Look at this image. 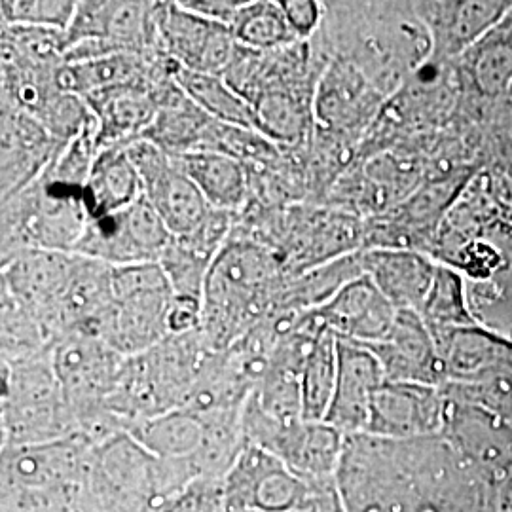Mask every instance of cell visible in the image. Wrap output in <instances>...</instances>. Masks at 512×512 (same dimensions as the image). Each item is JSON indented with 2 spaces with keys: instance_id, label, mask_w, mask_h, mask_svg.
Returning <instances> with one entry per match:
<instances>
[{
  "instance_id": "obj_1",
  "label": "cell",
  "mask_w": 512,
  "mask_h": 512,
  "mask_svg": "<svg viewBox=\"0 0 512 512\" xmlns=\"http://www.w3.org/2000/svg\"><path fill=\"white\" fill-rule=\"evenodd\" d=\"M336 486L346 512H499L494 484L444 435L346 437Z\"/></svg>"
},
{
  "instance_id": "obj_2",
  "label": "cell",
  "mask_w": 512,
  "mask_h": 512,
  "mask_svg": "<svg viewBox=\"0 0 512 512\" xmlns=\"http://www.w3.org/2000/svg\"><path fill=\"white\" fill-rule=\"evenodd\" d=\"M315 38L329 57L355 65L380 90H397L431 55V38L414 4L323 2Z\"/></svg>"
},
{
  "instance_id": "obj_3",
  "label": "cell",
  "mask_w": 512,
  "mask_h": 512,
  "mask_svg": "<svg viewBox=\"0 0 512 512\" xmlns=\"http://www.w3.org/2000/svg\"><path fill=\"white\" fill-rule=\"evenodd\" d=\"M287 277L281 258L236 224L203 289L200 330L209 348H232L268 317Z\"/></svg>"
},
{
  "instance_id": "obj_4",
  "label": "cell",
  "mask_w": 512,
  "mask_h": 512,
  "mask_svg": "<svg viewBox=\"0 0 512 512\" xmlns=\"http://www.w3.org/2000/svg\"><path fill=\"white\" fill-rule=\"evenodd\" d=\"M198 476L190 461L158 458L122 431L93 446L84 512H158Z\"/></svg>"
},
{
  "instance_id": "obj_5",
  "label": "cell",
  "mask_w": 512,
  "mask_h": 512,
  "mask_svg": "<svg viewBox=\"0 0 512 512\" xmlns=\"http://www.w3.org/2000/svg\"><path fill=\"white\" fill-rule=\"evenodd\" d=\"M211 353L198 329L167 336L154 348L126 357L110 395V412L128 431L133 423L183 408Z\"/></svg>"
},
{
  "instance_id": "obj_6",
  "label": "cell",
  "mask_w": 512,
  "mask_h": 512,
  "mask_svg": "<svg viewBox=\"0 0 512 512\" xmlns=\"http://www.w3.org/2000/svg\"><path fill=\"white\" fill-rule=\"evenodd\" d=\"M90 220L86 188L59 183L42 173L35 183L2 202L0 264L31 249L76 253Z\"/></svg>"
},
{
  "instance_id": "obj_7",
  "label": "cell",
  "mask_w": 512,
  "mask_h": 512,
  "mask_svg": "<svg viewBox=\"0 0 512 512\" xmlns=\"http://www.w3.org/2000/svg\"><path fill=\"white\" fill-rule=\"evenodd\" d=\"M0 368L2 448L40 446L80 435L55 376L52 349L19 363H2Z\"/></svg>"
},
{
  "instance_id": "obj_8",
  "label": "cell",
  "mask_w": 512,
  "mask_h": 512,
  "mask_svg": "<svg viewBox=\"0 0 512 512\" xmlns=\"http://www.w3.org/2000/svg\"><path fill=\"white\" fill-rule=\"evenodd\" d=\"M126 357L99 336L74 330L52 346V365L73 410L78 433L101 444L124 429L109 408Z\"/></svg>"
},
{
  "instance_id": "obj_9",
  "label": "cell",
  "mask_w": 512,
  "mask_h": 512,
  "mask_svg": "<svg viewBox=\"0 0 512 512\" xmlns=\"http://www.w3.org/2000/svg\"><path fill=\"white\" fill-rule=\"evenodd\" d=\"M173 289L160 262L112 268V302L95 336L124 357L154 348L169 336Z\"/></svg>"
},
{
  "instance_id": "obj_10",
  "label": "cell",
  "mask_w": 512,
  "mask_h": 512,
  "mask_svg": "<svg viewBox=\"0 0 512 512\" xmlns=\"http://www.w3.org/2000/svg\"><path fill=\"white\" fill-rule=\"evenodd\" d=\"M241 437L308 480L336 478L346 444V435L327 421L275 420L251 399L243 406Z\"/></svg>"
},
{
  "instance_id": "obj_11",
  "label": "cell",
  "mask_w": 512,
  "mask_h": 512,
  "mask_svg": "<svg viewBox=\"0 0 512 512\" xmlns=\"http://www.w3.org/2000/svg\"><path fill=\"white\" fill-rule=\"evenodd\" d=\"M329 480H308L272 454L243 444L224 476V512H287L310 503Z\"/></svg>"
},
{
  "instance_id": "obj_12",
  "label": "cell",
  "mask_w": 512,
  "mask_h": 512,
  "mask_svg": "<svg viewBox=\"0 0 512 512\" xmlns=\"http://www.w3.org/2000/svg\"><path fill=\"white\" fill-rule=\"evenodd\" d=\"M76 253L31 249L0 264V294L37 317L54 346L63 338L61 304L73 279Z\"/></svg>"
},
{
  "instance_id": "obj_13",
  "label": "cell",
  "mask_w": 512,
  "mask_h": 512,
  "mask_svg": "<svg viewBox=\"0 0 512 512\" xmlns=\"http://www.w3.org/2000/svg\"><path fill=\"white\" fill-rule=\"evenodd\" d=\"M171 241L173 234L143 196L114 215L90 220L76 255L105 262L112 268L160 262Z\"/></svg>"
},
{
  "instance_id": "obj_14",
  "label": "cell",
  "mask_w": 512,
  "mask_h": 512,
  "mask_svg": "<svg viewBox=\"0 0 512 512\" xmlns=\"http://www.w3.org/2000/svg\"><path fill=\"white\" fill-rule=\"evenodd\" d=\"M126 150L139 171L145 198L162 217L169 232L177 238L196 230L211 207L177 158L147 139L129 143Z\"/></svg>"
},
{
  "instance_id": "obj_15",
  "label": "cell",
  "mask_w": 512,
  "mask_h": 512,
  "mask_svg": "<svg viewBox=\"0 0 512 512\" xmlns=\"http://www.w3.org/2000/svg\"><path fill=\"white\" fill-rule=\"evenodd\" d=\"M156 23L162 52L186 71L222 76L238 52L232 27L202 18L181 2H158Z\"/></svg>"
},
{
  "instance_id": "obj_16",
  "label": "cell",
  "mask_w": 512,
  "mask_h": 512,
  "mask_svg": "<svg viewBox=\"0 0 512 512\" xmlns=\"http://www.w3.org/2000/svg\"><path fill=\"white\" fill-rule=\"evenodd\" d=\"M446 399V397H444ZM442 435L476 471L497 486L512 471V421L446 399Z\"/></svg>"
},
{
  "instance_id": "obj_17",
  "label": "cell",
  "mask_w": 512,
  "mask_h": 512,
  "mask_svg": "<svg viewBox=\"0 0 512 512\" xmlns=\"http://www.w3.org/2000/svg\"><path fill=\"white\" fill-rule=\"evenodd\" d=\"M446 399L439 385L385 382L370 408L366 433L384 439L442 435Z\"/></svg>"
},
{
  "instance_id": "obj_18",
  "label": "cell",
  "mask_w": 512,
  "mask_h": 512,
  "mask_svg": "<svg viewBox=\"0 0 512 512\" xmlns=\"http://www.w3.org/2000/svg\"><path fill=\"white\" fill-rule=\"evenodd\" d=\"M0 145V202L35 183L65 147L35 116L4 103Z\"/></svg>"
},
{
  "instance_id": "obj_19",
  "label": "cell",
  "mask_w": 512,
  "mask_h": 512,
  "mask_svg": "<svg viewBox=\"0 0 512 512\" xmlns=\"http://www.w3.org/2000/svg\"><path fill=\"white\" fill-rule=\"evenodd\" d=\"M382 99L384 93L355 65L330 57L313 97L315 128L338 135L361 129L374 116Z\"/></svg>"
},
{
  "instance_id": "obj_20",
  "label": "cell",
  "mask_w": 512,
  "mask_h": 512,
  "mask_svg": "<svg viewBox=\"0 0 512 512\" xmlns=\"http://www.w3.org/2000/svg\"><path fill=\"white\" fill-rule=\"evenodd\" d=\"M325 329L340 340L372 346L387 338L397 319V308L368 275H361L313 310Z\"/></svg>"
},
{
  "instance_id": "obj_21",
  "label": "cell",
  "mask_w": 512,
  "mask_h": 512,
  "mask_svg": "<svg viewBox=\"0 0 512 512\" xmlns=\"http://www.w3.org/2000/svg\"><path fill=\"white\" fill-rule=\"evenodd\" d=\"M385 382L384 368L370 349L338 338L336 387L325 421L346 437L366 433L372 401Z\"/></svg>"
},
{
  "instance_id": "obj_22",
  "label": "cell",
  "mask_w": 512,
  "mask_h": 512,
  "mask_svg": "<svg viewBox=\"0 0 512 512\" xmlns=\"http://www.w3.org/2000/svg\"><path fill=\"white\" fill-rule=\"evenodd\" d=\"M365 348L380 361L387 382L440 385L437 346L418 311H397L387 338Z\"/></svg>"
},
{
  "instance_id": "obj_23",
  "label": "cell",
  "mask_w": 512,
  "mask_h": 512,
  "mask_svg": "<svg viewBox=\"0 0 512 512\" xmlns=\"http://www.w3.org/2000/svg\"><path fill=\"white\" fill-rule=\"evenodd\" d=\"M509 8V2H414L435 57L467 54Z\"/></svg>"
},
{
  "instance_id": "obj_24",
  "label": "cell",
  "mask_w": 512,
  "mask_h": 512,
  "mask_svg": "<svg viewBox=\"0 0 512 512\" xmlns=\"http://www.w3.org/2000/svg\"><path fill=\"white\" fill-rule=\"evenodd\" d=\"M169 73L143 84L116 86L86 95V103L97 120L101 148L129 145L141 139L158 114L156 84Z\"/></svg>"
},
{
  "instance_id": "obj_25",
  "label": "cell",
  "mask_w": 512,
  "mask_h": 512,
  "mask_svg": "<svg viewBox=\"0 0 512 512\" xmlns=\"http://www.w3.org/2000/svg\"><path fill=\"white\" fill-rule=\"evenodd\" d=\"M363 272L397 310L420 311L439 264L412 249L376 247L361 251Z\"/></svg>"
},
{
  "instance_id": "obj_26",
  "label": "cell",
  "mask_w": 512,
  "mask_h": 512,
  "mask_svg": "<svg viewBox=\"0 0 512 512\" xmlns=\"http://www.w3.org/2000/svg\"><path fill=\"white\" fill-rule=\"evenodd\" d=\"M156 97V120L141 139H147L171 156L202 150L213 118L186 95L177 82V74L156 90Z\"/></svg>"
},
{
  "instance_id": "obj_27",
  "label": "cell",
  "mask_w": 512,
  "mask_h": 512,
  "mask_svg": "<svg viewBox=\"0 0 512 512\" xmlns=\"http://www.w3.org/2000/svg\"><path fill=\"white\" fill-rule=\"evenodd\" d=\"M175 158L209 207L236 215L247 207L251 198L249 173L238 160L209 150L186 152Z\"/></svg>"
},
{
  "instance_id": "obj_28",
  "label": "cell",
  "mask_w": 512,
  "mask_h": 512,
  "mask_svg": "<svg viewBox=\"0 0 512 512\" xmlns=\"http://www.w3.org/2000/svg\"><path fill=\"white\" fill-rule=\"evenodd\" d=\"M143 196V183L129 160L126 145L101 148L86 183V202L92 219L114 215Z\"/></svg>"
},
{
  "instance_id": "obj_29",
  "label": "cell",
  "mask_w": 512,
  "mask_h": 512,
  "mask_svg": "<svg viewBox=\"0 0 512 512\" xmlns=\"http://www.w3.org/2000/svg\"><path fill=\"white\" fill-rule=\"evenodd\" d=\"M126 433L150 454L162 459L190 461L194 467L207 440L205 423L188 408H177L164 416L133 423Z\"/></svg>"
},
{
  "instance_id": "obj_30",
  "label": "cell",
  "mask_w": 512,
  "mask_h": 512,
  "mask_svg": "<svg viewBox=\"0 0 512 512\" xmlns=\"http://www.w3.org/2000/svg\"><path fill=\"white\" fill-rule=\"evenodd\" d=\"M467 69L480 93L507 95L512 88V4L505 16L465 54Z\"/></svg>"
},
{
  "instance_id": "obj_31",
  "label": "cell",
  "mask_w": 512,
  "mask_h": 512,
  "mask_svg": "<svg viewBox=\"0 0 512 512\" xmlns=\"http://www.w3.org/2000/svg\"><path fill=\"white\" fill-rule=\"evenodd\" d=\"M177 82L186 95L213 120L260 131L255 109L232 86H228L222 76L179 69Z\"/></svg>"
},
{
  "instance_id": "obj_32",
  "label": "cell",
  "mask_w": 512,
  "mask_h": 512,
  "mask_svg": "<svg viewBox=\"0 0 512 512\" xmlns=\"http://www.w3.org/2000/svg\"><path fill=\"white\" fill-rule=\"evenodd\" d=\"M420 313L433 340L446 332L475 325L467 300V281L450 266L437 268L433 287L427 294Z\"/></svg>"
},
{
  "instance_id": "obj_33",
  "label": "cell",
  "mask_w": 512,
  "mask_h": 512,
  "mask_svg": "<svg viewBox=\"0 0 512 512\" xmlns=\"http://www.w3.org/2000/svg\"><path fill=\"white\" fill-rule=\"evenodd\" d=\"M338 374V338L325 330L310 351L300 376L302 416L306 421H325L334 397Z\"/></svg>"
},
{
  "instance_id": "obj_34",
  "label": "cell",
  "mask_w": 512,
  "mask_h": 512,
  "mask_svg": "<svg viewBox=\"0 0 512 512\" xmlns=\"http://www.w3.org/2000/svg\"><path fill=\"white\" fill-rule=\"evenodd\" d=\"M239 46L255 52H274L298 42L279 0L245 2L232 23Z\"/></svg>"
},
{
  "instance_id": "obj_35",
  "label": "cell",
  "mask_w": 512,
  "mask_h": 512,
  "mask_svg": "<svg viewBox=\"0 0 512 512\" xmlns=\"http://www.w3.org/2000/svg\"><path fill=\"white\" fill-rule=\"evenodd\" d=\"M467 300L476 325L512 340V258L490 277L467 281Z\"/></svg>"
},
{
  "instance_id": "obj_36",
  "label": "cell",
  "mask_w": 512,
  "mask_h": 512,
  "mask_svg": "<svg viewBox=\"0 0 512 512\" xmlns=\"http://www.w3.org/2000/svg\"><path fill=\"white\" fill-rule=\"evenodd\" d=\"M0 327L2 363H19L52 349L37 317L4 294H0Z\"/></svg>"
},
{
  "instance_id": "obj_37",
  "label": "cell",
  "mask_w": 512,
  "mask_h": 512,
  "mask_svg": "<svg viewBox=\"0 0 512 512\" xmlns=\"http://www.w3.org/2000/svg\"><path fill=\"white\" fill-rule=\"evenodd\" d=\"M73 0H2L0 23L67 31L74 16Z\"/></svg>"
},
{
  "instance_id": "obj_38",
  "label": "cell",
  "mask_w": 512,
  "mask_h": 512,
  "mask_svg": "<svg viewBox=\"0 0 512 512\" xmlns=\"http://www.w3.org/2000/svg\"><path fill=\"white\" fill-rule=\"evenodd\" d=\"M158 512H224V478H194Z\"/></svg>"
},
{
  "instance_id": "obj_39",
  "label": "cell",
  "mask_w": 512,
  "mask_h": 512,
  "mask_svg": "<svg viewBox=\"0 0 512 512\" xmlns=\"http://www.w3.org/2000/svg\"><path fill=\"white\" fill-rule=\"evenodd\" d=\"M285 18L293 29L298 42H308L315 37L325 19V4L317 0H279Z\"/></svg>"
},
{
  "instance_id": "obj_40",
  "label": "cell",
  "mask_w": 512,
  "mask_h": 512,
  "mask_svg": "<svg viewBox=\"0 0 512 512\" xmlns=\"http://www.w3.org/2000/svg\"><path fill=\"white\" fill-rule=\"evenodd\" d=\"M203 300L192 296L173 294L169 306V336L186 334L202 327Z\"/></svg>"
},
{
  "instance_id": "obj_41",
  "label": "cell",
  "mask_w": 512,
  "mask_h": 512,
  "mask_svg": "<svg viewBox=\"0 0 512 512\" xmlns=\"http://www.w3.org/2000/svg\"><path fill=\"white\" fill-rule=\"evenodd\" d=\"M181 4L202 18L232 27L234 19L245 2H241V0H183Z\"/></svg>"
},
{
  "instance_id": "obj_42",
  "label": "cell",
  "mask_w": 512,
  "mask_h": 512,
  "mask_svg": "<svg viewBox=\"0 0 512 512\" xmlns=\"http://www.w3.org/2000/svg\"><path fill=\"white\" fill-rule=\"evenodd\" d=\"M287 512H346V509H344L342 497H340L336 480H334L315 495L310 503Z\"/></svg>"
},
{
  "instance_id": "obj_43",
  "label": "cell",
  "mask_w": 512,
  "mask_h": 512,
  "mask_svg": "<svg viewBox=\"0 0 512 512\" xmlns=\"http://www.w3.org/2000/svg\"><path fill=\"white\" fill-rule=\"evenodd\" d=\"M497 509L499 512H512V471L497 486Z\"/></svg>"
},
{
  "instance_id": "obj_44",
  "label": "cell",
  "mask_w": 512,
  "mask_h": 512,
  "mask_svg": "<svg viewBox=\"0 0 512 512\" xmlns=\"http://www.w3.org/2000/svg\"><path fill=\"white\" fill-rule=\"evenodd\" d=\"M507 99H509V103H511V105H512V88H511V92L507 93Z\"/></svg>"
}]
</instances>
